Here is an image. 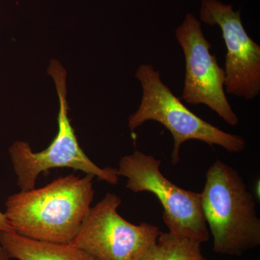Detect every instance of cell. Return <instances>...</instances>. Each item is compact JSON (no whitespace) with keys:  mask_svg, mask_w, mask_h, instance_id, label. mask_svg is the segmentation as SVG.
<instances>
[{"mask_svg":"<svg viewBox=\"0 0 260 260\" xmlns=\"http://www.w3.org/2000/svg\"><path fill=\"white\" fill-rule=\"evenodd\" d=\"M135 76L143 93L138 110L129 116L128 126L134 132L149 121L165 126L174 138L171 154L174 165L180 160L181 145L189 140H198L210 146L218 145L230 153H240L245 149L244 138L224 132L191 112L162 82L160 72L153 64H140Z\"/></svg>","mask_w":260,"mask_h":260,"instance_id":"obj_3","label":"cell"},{"mask_svg":"<svg viewBox=\"0 0 260 260\" xmlns=\"http://www.w3.org/2000/svg\"><path fill=\"white\" fill-rule=\"evenodd\" d=\"M47 73L55 84L59 99L58 132L51 144L41 152H34L28 142L17 140L9 149L10 160L17 177L20 191L35 188L38 177L42 172L56 168H69L91 174L112 185L119 181L116 169L99 167L88 158L78 143L70 121L68 102V73L60 61L52 59Z\"/></svg>","mask_w":260,"mask_h":260,"instance_id":"obj_4","label":"cell"},{"mask_svg":"<svg viewBox=\"0 0 260 260\" xmlns=\"http://www.w3.org/2000/svg\"><path fill=\"white\" fill-rule=\"evenodd\" d=\"M202 210L213 251L240 256L260 245V220L254 198L235 169L217 160L206 173Z\"/></svg>","mask_w":260,"mask_h":260,"instance_id":"obj_2","label":"cell"},{"mask_svg":"<svg viewBox=\"0 0 260 260\" xmlns=\"http://www.w3.org/2000/svg\"><path fill=\"white\" fill-rule=\"evenodd\" d=\"M241 13L220 0H201L200 20L220 28L226 47L225 93L251 101L260 93V46L246 32Z\"/></svg>","mask_w":260,"mask_h":260,"instance_id":"obj_8","label":"cell"},{"mask_svg":"<svg viewBox=\"0 0 260 260\" xmlns=\"http://www.w3.org/2000/svg\"><path fill=\"white\" fill-rule=\"evenodd\" d=\"M5 232H15V230L6 215L0 211V233Z\"/></svg>","mask_w":260,"mask_h":260,"instance_id":"obj_12","label":"cell"},{"mask_svg":"<svg viewBox=\"0 0 260 260\" xmlns=\"http://www.w3.org/2000/svg\"><path fill=\"white\" fill-rule=\"evenodd\" d=\"M138 260H162L161 249L158 243L149 248Z\"/></svg>","mask_w":260,"mask_h":260,"instance_id":"obj_11","label":"cell"},{"mask_svg":"<svg viewBox=\"0 0 260 260\" xmlns=\"http://www.w3.org/2000/svg\"><path fill=\"white\" fill-rule=\"evenodd\" d=\"M161 161L153 155L135 150L123 156L116 173L126 178V188L135 193L155 195L162 208V220L169 232L200 244L210 239L202 210L200 193L179 187L162 175Z\"/></svg>","mask_w":260,"mask_h":260,"instance_id":"obj_5","label":"cell"},{"mask_svg":"<svg viewBox=\"0 0 260 260\" xmlns=\"http://www.w3.org/2000/svg\"><path fill=\"white\" fill-rule=\"evenodd\" d=\"M157 243L161 249L162 260H207L202 252V244L188 238L160 232Z\"/></svg>","mask_w":260,"mask_h":260,"instance_id":"obj_10","label":"cell"},{"mask_svg":"<svg viewBox=\"0 0 260 260\" xmlns=\"http://www.w3.org/2000/svg\"><path fill=\"white\" fill-rule=\"evenodd\" d=\"M175 37L185 60L181 99L191 105L206 106L229 125L237 126L239 118L225 91V70L211 53V44L205 37L201 22L187 13L176 28Z\"/></svg>","mask_w":260,"mask_h":260,"instance_id":"obj_7","label":"cell"},{"mask_svg":"<svg viewBox=\"0 0 260 260\" xmlns=\"http://www.w3.org/2000/svg\"><path fill=\"white\" fill-rule=\"evenodd\" d=\"M0 246L10 259L95 260L73 244L37 240L16 232L0 233Z\"/></svg>","mask_w":260,"mask_h":260,"instance_id":"obj_9","label":"cell"},{"mask_svg":"<svg viewBox=\"0 0 260 260\" xmlns=\"http://www.w3.org/2000/svg\"><path fill=\"white\" fill-rule=\"evenodd\" d=\"M94 176L70 174L39 189L8 197L5 215L20 235L59 244H71L93 202Z\"/></svg>","mask_w":260,"mask_h":260,"instance_id":"obj_1","label":"cell"},{"mask_svg":"<svg viewBox=\"0 0 260 260\" xmlns=\"http://www.w3.org/2000/svg\"><path fill=\"white\" fill-rule=\"evenodd\" d=\"M118 195L107 193L90 208L72 244L95 260H138L156 244L160 231L153 224L135 225L117 212Z\"/></svg>","mask_w":260,"mask_h":260,"instance_id":"obj_6","label":"cell"},{"mask_svg":"<svg viewBox=\"0 0 260 260\" xmlns=\"http://www.w3.org/2000/svg\"><path fill=\"white\" fill-rule=\"evenodd\" d=\"M10 258L8 256L7 253L5 252L4 249L0 246V260H10Z\"/></svg>","mask_w":260,"mask_h":260,"instance_id":"obj_13","label":"cell"}]
</instances>
